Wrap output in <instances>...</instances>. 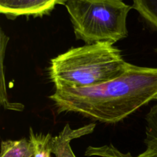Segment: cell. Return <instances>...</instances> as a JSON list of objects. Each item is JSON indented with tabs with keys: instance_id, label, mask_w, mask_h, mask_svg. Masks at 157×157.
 Wrapping results in <instances>:
<instances>
[{
	"instance_id": "cell-4",
	"label": "cell",
	"mask_w": 157,
	"mask_h": 157,
	"mask_svg": "<svg viewBox=\"0 0 157 157\" xmlns=\"http://www.w3.org/2000/svg\"><path fill=\"white\" fill-rule=\"evenodd\" d=\"M67 0H0V12L10 19L18 16L43 17Z\"/></svg>"
},
{
	"instance_id": "cell-8",
	"label": "cell",
	"mask_w": 157,
	"mask_h": 157,
	"mask_svg": "<svg viewBox=\"0 0 157 157\" xmlns=\"http://www.w3.org/2000/svg\"><path fill=\"white\" fill-rule=\"evenodd\" d=\"M133 8L157 31V0H133Z\"/></svg>"
},
{
	"instance_id": "cell-7",
	"label": "cell",
	"mask_w": 157,
	"mask_h": 157,
	"mask_svg": "<svg viewBox=\"0 0 157 157\" xmlns=\"http://www.w3.org/2000/svg\"><path fill=\"white\" fill-rule=\"evenodd\" d=\"M1 148V157H32L35 153L33 142L26 138L3 140Z\"/></svg>"
},
{
	"instance_id": "cell-2",
	"label": "cell",
	"mask_w": 157,
	"mask_h": 157,
	"mask_svg": "<svg viewBox=\"0 0 157 157\" xmlns=\"http://www.w3.org/2000/svg\"><path fill=\"white\" fill-rule=\"evenodd\" d=\"M130 63L110 42L71 48L50 61L48 75L55 90L101 85L124 75Z\"/></svg>"
},
{
	"instance_id": "cell-9",
	"label": "cell",
	"mask_w": 157,
	"mask_h": 157,
	"mask_svg": "<svg viewBox=\"0 0 157 157\" xmlns=\"http://www.w3.org/2000/svg\"><path fill=\"white\" fill-rule=\"evenodd\" d=\"M52 138L50 133H35L32 128L29 129V139L35 146V153L32 157H52Z\"/></svg>"
},
{
	"instance_id": "cell-5",
	"label": "cell",
	"mask_w": 157,
	"mask_h": 157,
	"mask_svg": "<svg viewBox=\"0 0 157 157\" xmlns=\"http://www.w3.org/2000/svg\"><path fill=\"white\" fill-rule=\"evenodd\" d=\"M94 128L95 124H90L75 130L71 128L69 124H66L63 130L52 138V154L55 157H76L71 147V141L90 134Z\"/></svg>"
},
{
	"instance_id": "cell-11",
	"label": "cell",
	"mask_w": 157,
	"mask_h": 157,
	"mask_svg": "<svg viewBox=\"0 0 157 157\" xmlns=\"http://www.w3.org/2000/svg\"><path fill=\"white\" fill-rule=\"evenodd\" d=\"M156 52H157V49H156Z\"/></svg>"
},
{
	"instance_id": "cell-1",
	"label": "cell",
	"mask_w": 157,
	"mask_h": 157,
	"mask_svg": "<svg viewBox=\"0 0 157 157\" xmlns=\"http://www.w3.org/2000/svg\"><path fill=\"white\" fill-rule=\"evenodd\" d=\"M49 98L58 113L117 124L157 100V67L130 64L124 75L112 81L95 87L55 90Z\"/></svg>"
},
{
	"instance_id": "cell-6",
	"label": "cell",
	"mask_w": 157,
	"mask_h": 157,
	"mask_svg": "<svg viewBox=\"0 0 157 157\" xmlns=\"http://www.w3.org/2000/svg\"><path fill=\"white\" fill-rule=\"evenodd\" d=\"M86 156L98 157H134L130 153H123L113 144L101 146V147H90L86 149ZM135 157H157V147H147L144 153Z\"/></svg>"
},
{
	"instance_id": "cell-10",
	"label": "cell",
	"mask_w": 157,
	"mask_h": 157,
	"mask_svg": "<svg viewBox=\"0 0 157 157\" xmlns=\"http://www.w3.org/2000/svg\"><path fill=\"white\" fill-rule=\"evenodd\" d=\"M147 147H157V104L151 107L146 116V138Z\"/></svg>"
},
{
	"instance_id": "cell-3",
	"label": "cell",
	"mask_w": 157,
	"mask_h": 157,
	"mask_svg": "<svg viewBox=\"0 0 157 157\" xmlns=\"http://www.w3.org/2000/svg\"><path fill=\"white\" fill-rule=\"evenodd\" d=\"M77 39L86 44L117 42L128 36L127 18L133 6L122 0H67Z\"/></svg>"
}]
</instances>
